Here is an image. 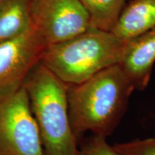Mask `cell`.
I'll list each match as a JSON object with an SVG mask.
<instances>
[{
  "label": "cell",
  "instance_id": "4",
  "mask_svg": "<svg viewBox=\"0 0 155 155\" xmlns=\"http://www.w3.org/2000/svg\"><path fill=\"white\" fill-rule=\"evenodd\" d=\"M0 155H45L23 85L0 93Z\"/></svg>",
  "mask_w": 155,
  "mask_h": 155
},
{
  "label": "cell",
  "instance_id": "2",
  "mask_svg": "<svg viewBox=\"0 0 155 155\" xmlns=\"http://www.w3.org/2000/svg\"><path fill=\"white\" fill-rule=\"evenodd\" d=\"M45 155H78L68 103V85L40 62L23 83Z\"/></svg>",
  "mask_w": 155,
  "mask_h": 155
},
{
  "label": "cell",
  "instance_id": "12",
  "mask_svg": "<svg viewBox=\"0 0 155 155\" xmlns=\"http://www.w3.org/2000/svg\"><path fill=\"white\" fill-rule=\"evenodd\" d=\"M78 155H121L110 146L106 137L94 135L78 149Z\"/></svg>",
  "mask_w": 155,
  "mask_h": 155
},
{
  "label": "cell",
  "instance_id": "8",
  "mask_svg": "<svg viewBox=\"0 0 155 155\" xmlns=\"http://www.w3.org/2000/svg\"><path fill=\"white\" fill-rule=\"evenodd\" d=\"M155 28V0H131L124 6L113 32L129 40Z\"/></svg>",
  "mask_w": 155,
  "mask_h": 155
},
{
  "label": "cell",
  "instance_id": "3",
  "mask_svg": "<svg viewBox=\"0 0 155 155\" xmlns=\"http://www.w3.org/2000/svg\"><path fill=\"white\" fill-rule=\"evenodd\" d=\"M127 40L111 32L90 28L47 48L41 63L67 85L78 84L121 62Z\"/></svg>",
  "mask_w": 155,
  "mask_h": 155
},
{
  "label": "cell",
  "instance_id": "5",
  "mask_svg": "<svg viewBox=\"0 0 155 155\" xmlns=\"http://www.w3.org/2000/svg\"><path fill=\"white\" fill-rule=\"evenodd\" d=\"M30 8L32 26L48 48L91 28L88 12L79 0H30Z\"/></svg>",
  "mask_w": 155,
  "mask_h": 155
},
{
  "label": "cell",
  "instance_id": "10",
  "mask_svg": "<svg viewBox=\"0 0 155 155\" xmlns=\"http://www.w3.org/2000/svg\"><path fill=\"white\" fill-rule=\"evenodd\" d=\"M88 12L92 28L112 32L126 0H79Z\"/></svg>",
  "mask_w": 155,
  "mask_h": 155
},
{
  "label": "cell",
  "instance_id": "7",
  "mask_svg": "<svg viewBox=\"0 0 155 155\" xmlns=\"http://www.w3.org/2000/svg\"><path fill=\"white\" fill-rule=\"evenodd\" d=\"M155 63V28L127 40L119 65L135 89L143 90L150 81Z\"/></svg>",
  "mask_w": 155,
  "mask_h": 155
},
{
  "label": "cell",
  "instance_id": "11",
  "mask_svg": "<svg viewBox=\"0 0 155 155\" xmlns=\"http://www.w3.org/2000/svg\"><path fill=\"white\" fill-rule=\"evenodd\" d=\"M112 147L121 155H155V139H137Z\"/></svg>",
  "mask_w": 155,
  "mask_h": 155
},
{
  "label": "cell",
  "instance_id": "6",
  "mask_svg": "<svg viewBox=\"0 0 155 155\" xmlns=\"http://www.w3.org/2000/svg\"><path fill=\"white\" fill-rule=\"evenodd\" d=\"M47 48L32 26L20 35L0 42V93L22 87Z\"/></svg>",
  "mask_w": 155,
  "mask_h": 155
},
{
  "label": "cell",
  "instance_id": "1",
  "mask_svg": "<svg viewBox=\"0 0 155 155\" xmlns=\"http://www.w3.org/2000/svg\"><path fill=\"white\" fill-rule=\"evenodd\" d=\"M134 86L119 64L78 84L68 85L71 128L77 140L85 133L106 137L117 126Z\"/></svg>",
  "mask_w": 155,
  "mask_h": 155
},
{
  "label": "cell",
  "instance_id": "9",
  "mask_svg": "<svg viewBox=\"0 0 155 155\" xmlns=\"http://www.w3.org/2000/svg\"><path fill=\"white\" fill-rule=\"evenodd\" d=\"M30 0H0V42L32 28Z\"/></svg>",
  "mask_w": 155,
  "mask_h": 155
}]
</instances>
